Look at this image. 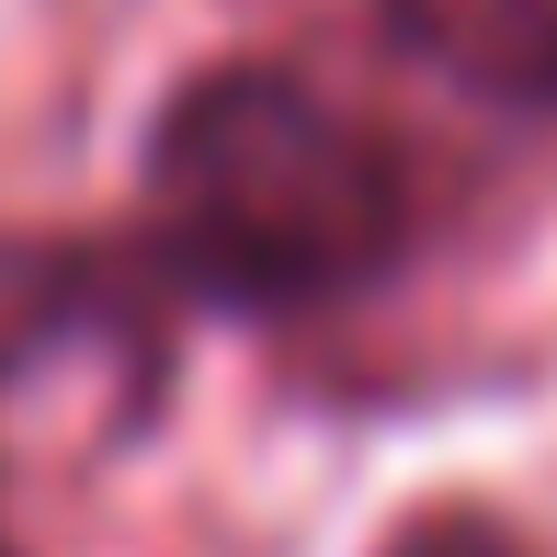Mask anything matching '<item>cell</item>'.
<instances>
[{"mask_svg": "<svg viewBox=\"0 0 557 557\" xmlns=\"http://www.w3.org/2000/svg\"><path fill=\"white\" fill-rule=\"evenodd\" d=\"M148 216L216 308H331L398 250V160L296 69H206L148 137Z\"/></svg>", "mask_w": 557, "mask_h": 557, "instance_id": "6da1fadb", "label": "cell"}, {"mask_svg": "<svg viewBox=\"0 0 557 557\" xmlns=\"http://www.w3.org/2000/svg\"><path fill=\"white\" fill-rule=\"evenodd\" d=\"M69 375H81L91 421L125 433L148 410V375H160V342L125 308L114 285H69L58 308H35L12 342H0V421H35V433L69 444Z\"/></svg>", "mask_w": 557, "mask_h": 557, "instance_id": "7a4b0ae2", "label": "cell"}, {"mask_svg": "<svg viewBox=\"0 0 557 557\" xmlns=\"http://www.w3.org/2000/svg\"><path fill=\"white\" fill-rule=\"evenodd\" d=\"M387 23L455 91L557 114V0H387Z\"/></svg>", "mask_w": 557, "mask_h": 557, "instance_id": "3957f363", "label": "cell"}, {"mask_svg": "<svg viewBox=\"0 0 557 557\" xmlns=\"http://www.w3.org/2000/svg\"><path fill=\"white\" fill-rule=\"evenodd\" d=\"M387 557H535L512 535V523H490V512H421V523H398Z\"/></svg>", "mask_w": 557, "mask_h": 557, "instance_id": "277c9868", "label": "cell"}, {"mask_svg": "<svg viewBox=\"0 0 557 557\" xmlns=\"http://www.w3.org/2000/svg\"><path fill=\"white\" fill-rule=\"evenodd\" d=\"M0 557H12V546H0Z\"/></svg>", "mask_w": 557, "mask_h": 557, "instance_id": "5b68a950", "label": "cell"}]
</instances>
